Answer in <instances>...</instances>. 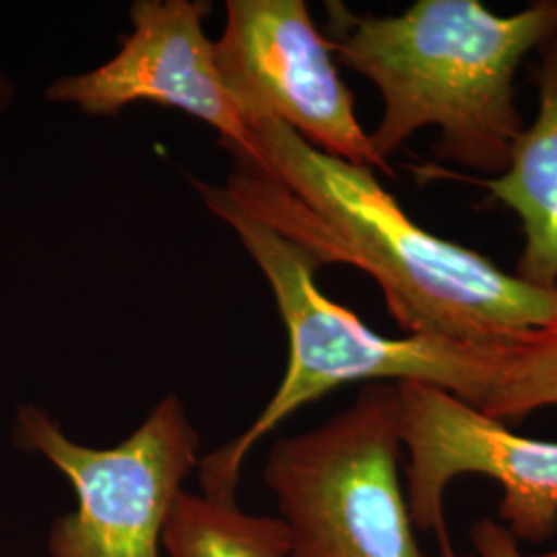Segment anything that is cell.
<instances>
[{
	"label": "cell",
	"mask_w": 557,
	"mask_h": 557,
	"mask_svg": "<svg viewBox=\"0 0 557 557\" xmlns=\"http://www.w3.org/2000/svg\"><path fill=\"white\" fill-rule=\"evenodd\" d=\"M248 131L255 156L232 153L227 195L320 267L368 273L407 335L490 341L556 324L557 292L430 234L372 168L322 153L277 120H252Z\"/></svg>",
	"instance_id": "cell-1"
},
{
	"label": "cell",
	"mask_w": 557,
	"mask_h": 557,
	"mask_svg": "<svg viewBox=\"0 0 557 557\" xmlns=\"http://www.w3.org/2000/svg\"><path fill=\"white\" fill-rule=\"evenodd\" d=\"M333 57L379 87L384 112L370 135L388 161L425 126L436 158L498 178L524 131L515 77L524 57L557 34V0L499 17L479 0H418L395 17L326 2Z\"/></svg>",
	"instance_id": "cell-2"
},
{
	"label": "cell",
	"mask_w": 557,
	"mask_h": 557,
	"mask_svg": "<svg viewBox=\"0 0 557 557\" xmlns=\"http://www.w3.org/2000/svg\"><path fill=\"white\" fill-rule=\"evenodd\" d=\"M205 205L238 236L259 264L287 331V368L275 395L234 440L200 458L205 496L238 499L239 475L250 450L306 405L345 384L418 382L481 409L498 379L506 338L382 337L317 285L319 260L273 225L255 218L225 188L195 180Z\"/></svg>",
	"instance_id": "cell-3"
},
{
	"label": "cell",
	"mask_w": 557,
	"mask_h": 557,
	"mask_svg": "<svg viewBox=\"0 0 557 557\" xmlns=\"http://www.w3.org/2000/svg\"><path fill=\"white\" fill-rule=\"evenodd\" d=\"M397 384H363L319 428L271 446L264 483L289 557H425L400 483Z\"/></svg>",
	"instance_id": "cell-4"
},
{
	"label": "cell",
	"mask_w": 557,
	"mask_h": 557,
	"mask_svg": "<svg viewBox=\"0 0 557 557\" xmlns=\"http://www.w3.org/2000/svg\"><path fill=\"white\" fill-rule=\"evenodd\" d=\"M15 436L71 481L77 506L57 518L50 557H165L163 531L199 469L200 436L178 395H168L112 448L83 446L34 405L17 411Z\"/></svg>",
	"instance_id": "cell-5"
},
{
	"label": "cell",
	"mask_w": 557,
	"mask_h": 557,
	"mask_svg": "<svg viewBox=\"0 0 557 557\" xmlns=\"http://www.w3.org/2000/svg\"><path fill=\"white\" fill-rule=\"evenodd\" d=\"M397 395L400 440L409 455L405 496L416 529L436 537L442 557H458L444 496L465 475L498 483L499 524L520 545L556 535L557 442L520 436L436 386L398 382Z\"/></svg>",
	"instance_id": "cell-6"
},
{
	"label": "cell",
	"mask_w": 557,
	"mask_h": 557,
	"mask_svg": "<svg viewBox=\"0 0 557 557\" xmlns=\"http://www.w3.org/2000/svg\"><path fill=\"white\" fill-rule=\"evenodd\" d=\"M221 79L248 122L273 119L338 160L395 174L356 116L351 89L301 0H227Z\"/></svg>",
	"instance_id": "cell-7"
},
{
	"label": "cell",
	"mask_w": 557,
	"mask_h": 557,
	"mask_svg": "<svg viewBox=\"0 0 557 557\" xmlns=\"http://www.w3.org/2000/svg\"><path fill=\"white\" fill-rule=\"evenodd\" d=\"M211 4L205 0H137L133 32L98 69L54 81L46 98L89 116H116L149 101L180 110L220 133L230 153L255 156V143L230 98L215 54L202 29Z\"/></svg>",
	"instance_id": "cell-8"
},
{
	"label": "cell",
	"mask_w": 557,
	"mask_h": 557,
	"mask_svg": "<svg viewBox=\"0 0 557 557\" xmlns=\"http://www.w3.org/2000/svg\"><path fill=\"white\" fill-rule=\"evenodd\" d=\"M535 52L537 116L524 126L508 170L479 184L515 211L522 225L524 248L515 275L557 292V34Z\"/></svg>",
	"instance_id": "cell-9"
},
{
	"label": "cell",
	"mask_w": 557,
	"mask_h": 557,
	"mask_svg": "<svg viewBox=\"0 0 557 557\" xmlns=\"http://www.w3.org/2000/svg\"><path fill=\"white\" fill-rule=\"evenodd\" d=\"M165 557H289L285 524L236 502L182 492L163 531Z\"/></svg>",
	"instance_id": "cell-10"
},
{
	"label": "cell",
	"mask_w": 557,
	"mask_h": 557,
	"mask_svg": "<svg viewBox=\"0 0 557 557\" xmlns=\"http://www.w3.org/2000/svg\"><path fill=\"white\" fill-rule=\"evenodd\" d=\"M557 407V322L506 341L494 391L478 409L502 423Z\"/></svg>",
	"instance_id": "cell-11"
},
{
	"label": "cell",
	"mask_w": 557,
	"mask_h": 557,
	"mask_svg": "<svg viewBox=\"0 0 557 557\" xmlns=\"http://www.w3.org/2000/svg\"><path fill=\"white\" fill-rule=\"evenodd\" d=\"M471 554L465 557H527L522 545L499 522L481 518L469 533Z\"/></svg>",
	"instance_id": "cell-12"
},
{
	"label": "cell",
	"mask_w": 557,
	"mask_h": 557,
	"mask_svg": "<svg viewBox=\"0 0 557 557\" xmlns=\"http://www.w3.org/2000/svg\"><path fill=\"white\" fill-rule=\"evenodd\" d=\"M4 101H7V85H4V81H0V110H2Z\"/></svg>",
	"instance_id": "cell-13"
},
{
	"label": "cell",
	"mask_w": 557,
	"mask_h": 557,
	"mask_svg": "<svg viewBox=\"0 0 557 557\" xmlns=\"http://www.w3.org/2000/svg\"><path fill=\"white\" fill-rule=\"evenodd\" d=\"M527 557H557V549H552V552H545V554H533V556Z\"/></svg>",
	"instance_id": "cell-14"
}]
</instances>
